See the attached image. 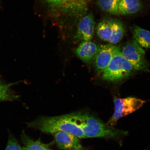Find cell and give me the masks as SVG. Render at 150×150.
I'll use <instances>...</instances> for the list:
<instances>
[{
  "label": "cell",
  "mask_w": 150,
  "mask_h": 150,
  "mask_svg": "<svg viewBox=\"0 0 150 150\" xmlns=\"http://www.w3.org/2000/svg\"><path fill=\"white\" fill-rule=\"evenodd\" d=\"M94 29L95 23L93 15L88 14L80 20L74 38L83 42L91 41L93 38Z\"/></svg>",
  "instance_id": "cell-7"
},
{
  "label": "cell",
  "mask_w": 150,
  "mask_h": 150,
  "mask_svg": "<svg viewBox=\"0 0 150 150\" xmlns=\"http://www.w3.org/2000/svg\"><path fill=\"white\" fill-rule=\"evenodd\" d=\"M1 82H0V84H1Z\"/></svg>",
  "instance_id": "cell-21"
},
{
  "label": "cell",
  "mask_w": 150,
  "mask_h": 150,
  "mask_svg": "<svg viewBox=\"0 0 150 150\" xmlns=\"http://www.w3.org/2000/svg\"><path fill=\"white\" fill-rule=\"evenodd\" d=\"M112 29L111 36L108 41L110 44L114 45L119 43L123 39L125 34V28L122 23L117 20H108Z\"/></svg>",
  "instance_id": "cell-11"
},
{
  "label": "cell",
  "mask_w": 150,
  "mask_h": 150,
  "mask_svg": "<svg viewBox=\"0 0 150 150\" xmlns=\"http://www.w3.org/2000/svg\"><path fill=\"white\" fill-rule=\"evenodd\" d=\"M15 83L0 84V102L14 100L17 96L11 93V87Z\"/></svg>",
  "instance_id": "cell-16"
},
{
  "label": "cell",
  "mask_w": 150,
  "mask_h": 150,
  "mask_svg": "<svg viewBox=\"0 0 150 150\" xmlns=\"http://www.w3.org/2000/svg\"><path fill=\"white\" fill-rule=\"evenodd\" d=\"M145 101L134 97L114 99V113L106 123L112 127L115 126L119 119L136 111L141 108Z\"/></svg>",
  "instance_id": "cell-5"
},
{
  "label": "cell",
  "mask_w": 150,
  "mask_h": 150,
  "mask_svg": "<svg viewBox=\"0 0 150 150\" xmlns=\"http://www.w3.org/2000/svg\"><path fill=\"white\" fill-rule=\"evenodd\" d=\"M120 0H98V4L103 10L114 16L119 15L118 5Z\"/></svg>",
  "instance_id": "cell-15"
},
{
  "label": "cell",
  "mask_w": 150,
  "mask_h": 150,
  "mask_svg": "<svg viewBox=\"0 0 150 150\" xmlns=\"http://www.w3.org/2000/svg\"><path fill=\"white\" fill-rule=\"evenodd\" d=\"M142 7L139 0H120L118 5L119 14L125 16L136 13Z\"/></svg>",
  "instance_id": "cell-10"
},
{
  "label": "cell",
  "mask_w": 150,
  "mask_h": 150,
  "mask_svg": "<svg viewBox=\"0 0 150 150\" xmlns=\"http://www.w3.org/2000/svg\"><path fill=\"white\" fill-rule=\"evenodd\" d=\"M96 33L101 40L108 42L112 33L111 26L108 20H103L99 22L96 27Z\"/></svg>",
  "instance_id": "cell-14"
},
{
  "label": "cell",
  "mask_w": 150,
  "mask_h": 150,
  "mask_svg": "<svg viewBox=\"0 0 150 150\" xmlns=\"http://www.w3.org/2000/svg\"><path fill=\"white\" fill-rule=\"evenodd\" d=\"M87 0H73L74 3H78V4H82L85 3Z\"/></svg>",
  "instance_id": "cell-19"
},
{
  "label": "cell",
  "mask_w": 150,
  "mask_h": 150,
  "mask_svg": "<svg viewBox=\"0 0 150 150\" xmlns=\"http://www.w3.org/2000/svg\"><path fill=\"white\" fill-rule=\"evenodd\" d=\"M28 126L46 134L62 131L70 133L79 138L86 137L81 129L71 120L67 114L54 117H41L30 122Z\"/></svg>",
  "instance_id": "cell-2"
},
{
  "label": "cell",
  "mask_w": 150,
  "mask_h": 150,
  "mask_svg": "<svg viewBox=\"0 0 150 150\" xmlns=\"http://www.w3.org/2000/svg\"><path fill=\"white\" fill-rule=\"evenodd\" d=\"M46 1L52 6L57 8H62L74 3L73 0H46Z\"/></svg>",
  "instance_id": "cell-18"
},
{
  "label": "cell",
  "mask_w": 150,
  "mask_h": 150,
  "mask_svg": "<svg viewBox=\"0 0 150 150\" xmlns=\"http://www.w3.org/2000/svg\"><path fill=\"white\" fill-rule=\"evenodd\" d=\"M98 48L99 46L91 41H84L75 49L74 53L84 62L89 63L94 59Z\"/></svg>",
  "instance_id": "cell-9"
},
{
  "label": "cell",
  "mask_w": 150,
  "mask_h": 150,
  "mask_svg": "<svg viewBox=\"0 0 150 150\" xmlns=\"http://www.w3.org/2000/svg\"><path fill=\"white\" fill-rule=\"evenodd\" d=\"M67 115L71 121L82 130L86 138L119 140L128 134L127 131L114 128L86 112H74Z\"/></svg>",
  "instance_id": "cell-1"
},
{
  "label": "cell",
  "mask_w": 150,
  "mask_h": 150,
  "mask_svg": "<svg viewBox=\"0 0 150 150\" xmlns=\"http://www.w3.org/2000/svg\"><path fill=\"white\" fill-rule=\"evenodd\" d=\"M117 46L111 44L99 45V48L93 61L98 72H102L108 66L113 56Z\"/></svg>",
  "instance_id": "cell-6"
},
{
  "label": "cell",
  "mask_w": 150,
  "mask_h": 150,
  "mask_svg": "<svg viewBox=\"0 0 150 150\" xmlns=\"http://www.w3.org/2000/svg\"><path fill=\"white\" fill-rule=\"evenodd\" d=\"M54 134L56 144L60 149L67 150L82 148L79 138L74 134L62 131Z\"/></svg>",
  "instance_id": "cell-8"
},
{
  "label": "cell",
  "mask_w": 150,
  "mask_h": 150,
  "mask_svg": "<svg viewBox=\"0 0 150 150\" xmlns=\"http://www.w3.org/2000/svg\"><path fill=\"white\" fill-rule=\"evenodd\" d=\"M134 40L140 46L146 48H150V31L135 26L132 30Z\"/></svg>",
  "instance_id": "cell-12"
},
{
  "label": "cell",
  "mask_w": 150,
  "mask_h": 150,
  "mask_svg": "<svg viewBox=\"0 0 150 150\" xmlns=\"http://www.w3.org/2000/svg\"><path fill=\"white\" fill-rule=\"evenodd\" d=\"M120 50L124 57L134 69L150 72L145 57V52L135 40L127 42Z\"/></svg>",
  "instance_id": "cell-4"
},
{
  "label": "cell",
  "mask_w": 150,
  "mask_h": 150,
  "mask_svg": "<svg viewBox=\"0 0 150 150\" xmlns=\"http://www.w3.org/2000/svg\"><path fill=\"white\" fill-rule=\"evenodd\" d=\"M84 150L83 149H82V148H81L80 149H73L72 150Z\"/></svg>",
  "instance_id": "cell-20"
},
{
  "label": "cell",
  "mask_w": 150,
  "mask_h": 150,
  "mask_svg": "<svg viewBox=\"0 0 150 150\" xmlns=\"http://www.w3.org/2000/svg\"><path fill=\"white\" fill-rule=\"evenodd\" d=\"M5 150H27L25 147H22L13 137H9Z\"/></svg>",
  "instance_id": "cell-17"
},
{
  "label": "cell",
  "mask_w": 150,
  "mask_h": 150,
  "mask_svg": "<svg viewBox=\"0 0 150 150\" xmlns=\"http://www.w3.org/2000/svg\"><path fill=\"white\" fill-rule=\"evenodd\" d=\"M134 69L122 54L120 49L116 46L111 61L102 72L103 78L108 81H121L129 77Z\"/></svg>",
  "instance_id": "cell-3"
},
{
  "label": "cell",
  "mask_w": 150,
  "mask_h": 150,
  "mask_svg": "<svg viewBox=\"0 0 150 150\" xmlns=\"http://www.w3.org/2000/svg\"><path fill=\"white\" fill-rule=\"evenodd\" d=\"M21 140L27 150H52L39 139L34 141L25 134L23 131L21 135Z\"/></svg>",
  "instance_id": "cell-13"
}]
</instances>
